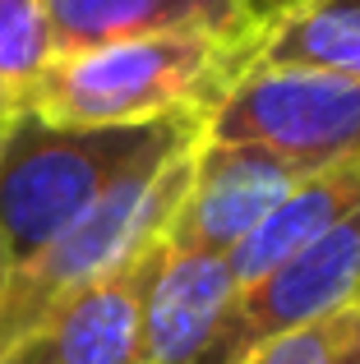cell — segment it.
<instances>
[{
	"instance_id": "cell-1",
	"label": "cell",
	"mask_w": 360,
	"mask_h": 364,
	"mask_svg": "<svg viewBox=\"0 0 360 364\" xmlns=\"http://www.w3.org/2000/svg\"><path fill=\"white\" fill-rule=\"evenodd\" d=\"M245 46L208 33H157L51 55L23 111L70 129H129L171 116H208L240 79Z\"/></svg>"
},
{
	"instance_id": "cell-2",
	"label": "cell",
	"mask_w": 360,
	"mask_h": 364,
	"mask_svg": "<svg viewBox=\"0 0 360 364\" xmlns=\"http://www.w3.org/2000/svg\"><path fill=\"white\" fill-rule=\"evenodd\" d=\"M208 116H171L129 129H70L18 111L0 134V245L9 267L46 249L111 185L203 139Z\"/></svg>"
},
{
	"instance_id": "cell-3",
	"label": "cell",
	"mask_w": 360,
	"mask_h": 364,
	"mask_svg": "<svg viewBox=\"0 0 360 364\" xmlns=\"http://www.w3.org/2000/svg\"><path fill=\"white\" fill-rule=\"evenodd\" d=\"M194 148L198 143H189L185 152L157 166L125 176L83 217H74L46 249L9 267L5 300H0V355L42 337L46 323L92 282L111 277L129 258L166 245L171 217L185 198L189 171H194Z\"/></svg>"
},
{
	"instance_id": "cell-4",
	"label": "cell",
	"mask_w": 360,
	"mask_h": 364,
	"mask_svg": "<svg viewBox=\"0 0 360 364\" xmlns=\"http://www.w3.org/2000/svg\"><path fill=\"white\" fill-rule=\"evenodd\" d=\"M203 139L250 143L305 171L360 152V79L287 65H245L203 120Z\"/></svg>"
},
{
	"instance_id": "cell-5",
	"label": "cell",
	"mask_w": 360,
	"mask_h": 364,
	"mask_svg": "<svg viewBox=\"0 0 360 364\" xmlns=\"http://www.w3.org/2000/svg\"><path fill=\"white\" fill-rule=\"evenodd\" d=\"M356 295H360V208L235 295L213 364H240L268 337L300 328L319 314H333L337 304L356 300Z\"/></svg>"
},
{
	"instance_id": "cell-6",
	"label": "cell",
	"mask_w": 360,
	"mask_h": 364,
	"mask_svg": "<svg viewBox=\"0 0 360 364\" xmlns=\"http://www.w3.org/2000/svg\"><path fill=\"white\" fill-rule=\"evenodd\" d=\"M314 171L296 166V161H282L263 148H250V143L198 139L185 198H180L171 231H166V249L231 254Z\"/></svg>"
},
{
	"instance_id": "cell-7",
	"label": "cell",
	"mask_w": 360,
	"mask_h": 364,
	"mask_svg": "<svg viewBox=\"0 0 360 364\" xmlns=\"http://www.w3.org/2000/svg\"><path fill=\"white\" fill-rule=\"evenodd\" d=\"M235 286L226 254L166 249L144 295V360L148 364H213Z\"/></svg>"
},
{
	"instance_id": "cell-8",
	"label": "cell",
	"mask_w": 360,
	"mask_h": 364,
	"mask_svg": "<svg viewBox=\"0 0 360 364\" xmlns=\"http://www.w3.org/2000/svg\"><path fill=\"white\" fill-rule=\"evenodd\" d=\"M42 14L51 55L157 33H208L226 42H250L259 33L254 0H42Z\"/></svg>"
},
{
	"instance_id": "cell-9",
	"label": "cell",
	"mask_w": 360,
	"mask_h": 364,
	"mask_svg": "<svg viewBox=\"0 0 360 364\" xmlns=\"http://www.w3.org/2000/svg\"><path fill=\"white\" fill-rule=\"evenodd\" d=\"M162 245L79 291L42 332V364H148L144 295Z\"/></svg>"
},
{
	"instance_id": "cell-10",
	"label": "cell",
	"mask_w": 360,
	"mask_h": 364,
	"mask_svg": "<svg viewBox=\"0 0 360 364\" xmlns=\"http://www.w3.org/2000/svg\"><path fill=\"white\" fill-rule=\"evenodd\" d=\"M245 65H287L360 79V0H291L259 23Z\"/></svg>"
},
{
	"instance_id": "cell-11",
	"label": "cell",
	"mask_w": 360,
	"mask_h": 364,
	"mask_svg": "<svg viewBox=\"0 0 360 364\" xmlns=\"http://www.w3.org/2000/svg\"><path fill=\"white\" fill-rule=\"evenodd\" d=\"M240 364H360V295L337 304L333 314L268 337Z\"/></svg>"
},
{
	"instance_id": "cell-12",
	"label": "cell",
	"mask_w": 360,
	"mask_h": 364,
	"mask_svg": "<svg viewBox=\"0 0 360 364\" xmlns=\"http://www.w3.org/2000/svg\"><path fill=\"white\" fill-rule=\"evenodd\" d=\"M51 60L42 0H0V83L23 97Z\"/></svg>"
},
{
	"instance_id": "cell-13",
	"label": "cell",
	"mask_w": 360,
	"mask_h": 364,
	"mask_svg": "<svg viewBox=\"0 0 360 364\" xmlns=\"http://www.w3.org/2000/svg\"><path fill=\"white\" fill-rule=\"evenodd\" d=\"M18 111H23V97H18L14 88H5V83H0V134L9 129V120H14Z\"/></svg>"
},
{
	"instance_id": "cell-14",
	"label": "cell",
	"mask_w": 360,
	"mask_h": 364,
	"mask_svg": "<svg viewBox=\"0 0 360 364\" xmlns=\"http://www.w3.org/2000/svg\"><path fill=\"white\" fill-rule=\"evenodd\" d=\"M282 5H291V0H254V14H259V23H263L268 14H277Z\"/></svg>"
},
{
	"instance_id": "cell-15",
	"label": "cell",
	"mask_w": 360,
	"mask_h": 364,
	"mask_svg": "<svg viewBox=\"0 0 360 364\" xmlns=\"http://www.w3.org/2000/svg\"><path fill=\"white\" fill-rule=\"evenodd\" d=\"M5 282H9V254H5V245H0V300H5Z\"/></svg>"
}]
</instances>
